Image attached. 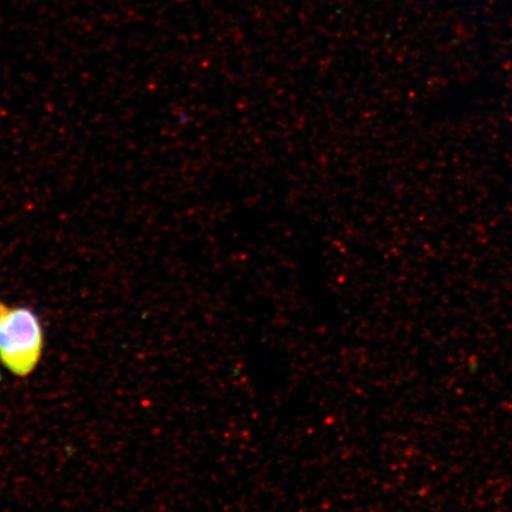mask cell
I'll use <instances>...</instances> for the list:
<instances>
[{
    "label": "cell",
    "mask_w": 512,
    "mask_h": 512,
    "mask_svg": "<svg viewBox=\"0 0 512 512\" xmlns=\"http://www.w3.org/2000/svg\"><path fill=\"white\" fill-rule=\"evenodd\" d=\"M0 382H2V375H0Z\"/></svg>",
    "instance_id": "2"
},
{
    "label": "cell",
    "mask_w": 512,
    "mask_h": 512,
    "mask_svg": "<svg viewBox=\"0 0 512 512\" xmlns=\"http://www.w3.org/2000/svg\"><path fill=\"white\" fill-rule=\"evenodd\" d=\"M46 334L40 316L25 305L0 300V363L19 379L40 366Z\"/></svg>",
    "instance_id": "1"
}]
</instances>
